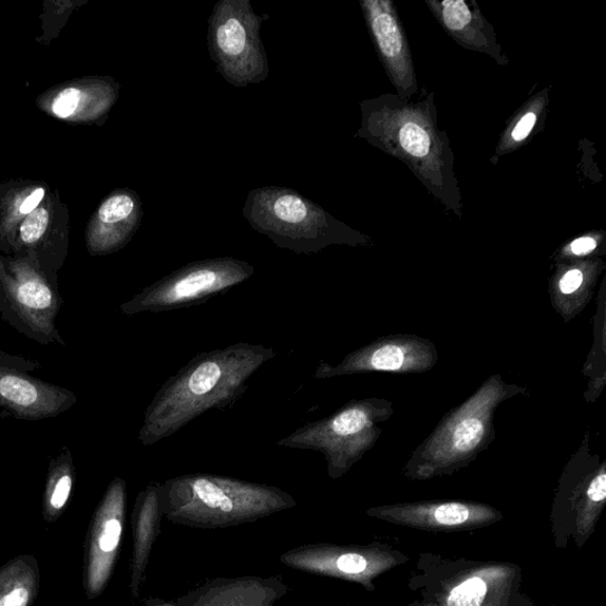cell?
I'll return each instance as SVG.
<instances>
[{
  "instance_id": "obj_1",
  "label": "cell",
  "mask_w": 606,
  "mask_h": 606,
  "mask_svg": "<svg viewBox=\"0 0 606 606\" xmlns=\"http://www.w3.org/2000/svg\"><path fill=\"white\" fill-rule=\"evenodd\" d=\"M275 356L274 349L251 343L198 353L155 394L139 442L155 446L208 411L232 409L248 390L250 379Z\"/></svg>"
},
{
  "instance_id": "obj_2",
  "label": "cell",
  "mask_w": 606,
  "mask_h": 606,
  "mask_svg": "<svg viewBox=\"0 0 606 606\" xmlns=\"http://www.w3.org/2000/svg\"><path fill=\"white\" fill-rule=\"evenodd\" d=\"M358 137L404 162L430 192L461 216V197L453 173V154L436 123L430 102L412 104L393 95L362 104Z\"/></svg>"
},
{
  "instance_id": "obj_3",
  "label": "cell",
  "mask_w": 606,
  "mask_h": 606,
  "mask_svg": "<svg viewBox=\"0 0 606 606\" xmlns=\"http://www.w3.org/2000/svg\"><path fill=\"white\" fill-rule=\"evenodd\" d=\"M528 390L508 384L501 374L490 375L459 407L451 409L428 438L414 449L407 463L413 478H430L463 468L476 461L496 441L497 409Z\"/></svg>"
},
{
  "instance_id": "obj_4",
  "label": "cell",
  "mask_w": 606,
  "mask_h": 606,
  "mask_svg": "<svg viewBox=\"0 0 606 606\" xmlns=\"http://www.w3.org/2000/svg\"><path fill=\"white\" fill-rule=\"evenodd\" d=\"M243 216L255 232L277 248L295 254H315L328 246L369 245L371 240L335 219L324 208L293 188L264 186L246 197Z\"/></svg>"
},
{
  "instance_id": "obj_5",
  "label": "cell",
  "mask_w": 606,
  "mask_h": 606,
  "mask_svg": "<svg viewBox=\"0 0 606 606\" xmlns=\"http://www.w3.org/2000/svg\"><path fill=\"white\" fill-rule=\"evenodd\" d=\"M393 412L392 402L384 398L352 400L325 419L296 429L277 446L321 452L331 476L336 478L375 446L383 433L379 424L388 422Z\"/></svg>"
},
{
  "instance_id": "obj_6",
  "label": "cell",
  "mask_w": 606,
  "mask_h": 606,
  "mask_svg": "<svg viewBox=\"0 0 606 606\" xmlns=\"http://www.w3.org/2000/svg\"><path fill=\"white\" fill-rule=\"evenodd\" d=\"M62 303L56 272L33 255L0 257V315L16 331L43 346H66L56 325Z\"/></svg>"
},
{
  "instance_id": "obj_7",
  "label": "cell",
  "mask_w": 606,
  "mask_h": 606,
  "mask_svg": "<svg viewBox=\"0 0 606 606\" xmlns=\"http://www.w3.org/2000/svg\"><path fill=\"white\" fill-rule=\"evenodd\" d=\"M264 18L250 0H219L208 18V52L222 78L234 87L268 79L270 61L260 35Z\"/></svg>"
},
{
  "instance_id": "obj_8",
  "label": "cell",
  "mask_w": 606,
  "mask_h": 606,
  "mask_svg": "<svg viewBox=\"0 0 606 606\" xmlns=\"http://www.w3.org/2000/svg\"><path fill=\"white\" fill-rule=\"evenodd\" d=\"M255 274L254 265L232 256L187 263L149 284L120 306L127 316L188 309L221 296Z\"/></svg>"
},
{
  "instance_id": "obj_9",
  "label": "cell",
  "mask_w": 606,
  "mask_h": 606,
  "mask_svg": "<svg viewBox=\"0 0 606 606\" xmlns=\"http://www.w3.org/2000/svg\"><path fill=\"white\" fill-rule=\"evenodd\" d=\"M438 363L439 351L431 340L416 334H391L349 353L335 366L320 362L314 378L364 373L420 374Z\"/></svg>"
},
{
  "instance_id": "obj_10",
  "label": "cell",
  "mask_w": 606,
  "mask_h": 606,
  "mask_svg": "<svg viewBox=\"0 0 606 606\" xmlns=\"http://www.w3.org/2000/svg\"><path fill=\"white\" fill-rule=\"evenodd\" d=\"M41 364L0 352V408L21 421L53 419L71 409L78 397L32 374Z\"/></svg>"
},
{
  "instance_id": "obj_11",
  "label": "cell",
  "mask_w": 606,
  "mask_h": 606,
  "mask_svg": "<svg viewBox=\"0 0 606 606\" xmlns=\"http://www.w3.org/2000/svg\"><path fill=\"white\" fill-rule=\"evenodd\" d=\"M362 8L373 43L398 91V98L410 100L419 90V84L408 38L393 3L390 0H365Z\"/></svg>"
},
{
  "instance_id": "obj_12",
  "label": "cell",
  "mask_w": 606,
  "mask_h": 606,
  "mask_svg": "<svg viewBox=\"0 0 606 606\" xmlns=\"http://www.w3.org/2000/svg\"><path fill=\"white\" fill-rule=\"evenodd\" d=\"M143 217L140 197L131 189H118L100 205L88 232V251L102 256L119 252L139 229Z\"/></svg>"
},
{
  "instance_id": "obj_13",
  "label": "cell",
  "mask_w": 606,
  "mask_h": 606,
  "mask_svg": "<svg viewBox=\"0 0 606 606\" xmlns=\"http://www.w3.org/2000/svg\"><path fill=\"white\" fill-rule=\"evenodd\" d=\"M428 6L453 40L462 47L485 52L500 66L508 63L506 55L498 45L495 30L486 21L477 3L446 0L442 3L428 2Z\"/></svg>"
},
{
  "instance_id": "obj_14",
  "label": "cell",
  "mask_w": 606,
  "mask_h": 606,
  "mask_svg": "<svg viewBox=\"0 0 606 606\" xmlns=\"http://www.w3.org/2000/svg\"><path fill=\"white\" fill-rule=\"evenodd\" d=\"M604 270L599 258L557 264L548 282V293L554 310L565 322L573 321L589 305Z\"/></svg>"
},
{
  "instance_id": "obj_15",
  "label": "cell",
  "mask_w": 606,
  "mask_h": 606,
  "mask_svg": "<svg viewBox=\"0 0 606 606\" xmlns=\"http://www.w3.org/2000/svg\"><path fill=\"white\" fill-rule=\"evenodd\" d=\"M581 374L587 385L584 392L585 401L594 404L606 387V278L603 280L598 292L593 346L587 353Z\"/></svg>"
},
{
  "instance_id": "obj_16",
  "label": "cell",
  "mask_w": 606,
  "mask_h": 606,
  "mask_svg": "<svg viewBox=\"0 0 606 606\" xmlns=\"http://www.w3.org/2000/svg\"><path fill=\"white\" fill-rule=\"evenodd\" d=\"M177 482L186 487L189 495L202 505L213 510H219L225 515L232 514L235 509V495L246 488L242 482L218 479L212 476H194L179 479Z\"/></svg>"
},
{
  "instance_id": "obj_17",
  "label": "cell",
  "mask_w": 606,
  "mask_h": 606,
  "mask_svg": "<svg viewBox=\"0 0 606 606\" xmlns=\"http://www.w3.org/2000/svg\"><path fill=\"white\" fill-rule=\"evenodd\" d=\"M49 469V505L60 510L66 506L74 483V463L68 447H63L59 457L50 461Z\"/></svg>"
},
{
  "instance_id": "obj_18",
  "label": "cell",
  "mask_w": 606,
  "mask_h": 606,
  "mask_svg": "<svg viewBox=\"0 0 606 606\" xmlns=\"http://www.w3.org/2000/svg\"><path fill=\"white\" fill-rule=\"evenodd\" d=\"M49 225V212L46 206H38L36 211L29 214L19 229L22 245L26 248L23 254L33 255L38 262L42 254V242Z\"/></svg>"
},
{
  "instance_id": "obj_19",
  "label": "cell",
  "mask_w": 606,
  "mask_h": 606,
  "mask_svg": "<svg viewBox=\"0 0 606 606\" xmlns=\"http://www.w3.org/2000/svg\"><path fill=\"white\" fill-rule=\"evenodd\" d=\"M487 594V584L481 578H470L454 587L448 606H481Z\"/></svg>"
},
{
  "instance_id": "obj_20",
  "label": "cell",
  "mask_w": 606,
  "mask_h": 606,
  "mask_svg": "<svg viewBox=\"0 0 606 606\" xmlns=\"http://www.w3.org/2000/svg\"><path fill=\"white\" fill-rule=\"evenodd\" d=\"M598 240L593 236H583L567 244L560 252L557 263H575L589 257L598 250Z\"/></svg>"
},
{
  "instance_id": "obj_21",
  "label": "cell",
  "mask_w": 606,
  "mask_h": 606,
  "mask_svg": "<svg viewBox=\"0 0 606 606\" xmlns=\"http://www.w3.org/2000/svg\"><path fill=\"white\" fill-rule=\"evenodd\" d=\"M436 521L447 525H461L469 519L470 509L468 506L458 502L443 504L432 510Z\"/></svg>"
},
{
  "instance_id": "obj_22",
  "label": "cell",
  "mask_w": 606,
  "mask_h": 606,
  "mask_svg": "<svg viewBox=\"0 0 606 606\" xmlns=\"http://www.w3.org/2000/svg\"><path fill=\"white\" fill-rule=\"evenodd\" d=\"M82 92L76 88H67L56 98L52 110L56 117L67 119L78 109Z\"/></svg>"
},
{
  "instance_id": "obj_23",
  "label": "cell",
  "mask_w": 606,
  "mask_h": 606,
  "mask_svg": "<svg viewBox=\"0 0 606 606\" xmlns=\"http://www.w3.org/2000/svg\"><path fill=\"white\" fill-rule=\"evenodd\" d=\"M538 120L537 111L529 110L524 114L517 125L510 131V140L515 144L525 141L534 130Z\"/></svg>"
},
{
  "instance_id": "obj_24",
  "label": "cell",
  "mask_w": 606,
  "mask_h": 606,
  "mask_svg": "<svg viewBox=\"0 0 606 606\" xmlns=\"http://www.w3.org/2000/svg\"><path fill=\"white\" fill-rule=\"evenodd\" d=\"M121 537V524L117 519L107 521L105 532L100 540V547L104 553H111L117 548Z\"/></svg>"
},
{
  "instance_id": "obj_25",
  "label": "cell",
  "mask_w": 606,
  "mask_h": 606,
  "mask_svg": "<svg viewBox=\"0 0 606 606\" xmlns=\"http://www.w3.org/2000/svg\"><path fill=\"white\" fill-rule=\"evenodd\" d=\"M336 565L340 571L355 575L366 570L368 561L359 555H345L338 559Z\"/></svg>"
},
{
  "instance_id": "obj_26",
  "label": "cell",
  "mask_w": 606,
  "mask_h": 606,
  "mask_svg": "<svg viewBox=\"0 0 606 606\" xmlns=\"http://www.w3.org/2000/svg\"><path fill=\"white\" fill-rule=\"evenodd\" d=\"M43 198H45V189L43 188L35 189V192L23 202L21 207H19V213L28 216L33 211H36L38 206H40Z\"/></svg>"
},
{
  "instance_id": "obj_27",
  "label": "cell",
  "mask_w": 606,
  "mask_h": 606,
  "mask_svg": "<svg viewBox=\"0 0 606 606\" xmlns=\"http://www.w3.org/2000/svg\"><path fill=\"white\" fill-rule=\"evenodd\" d=\"M29 593L27 589H16L0 600V606H27Z\"/></svg>"
}]
</instances>
